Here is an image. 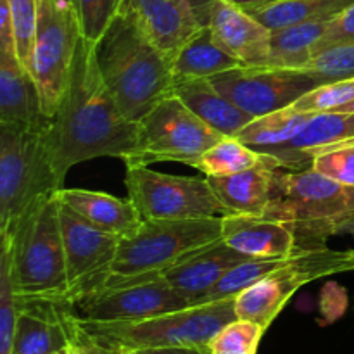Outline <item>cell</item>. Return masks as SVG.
Segmentation results:
<instances>
[{
	"label": "cell",
	"mask_w": 354,
	"mask_h": 354,
	"mask_svg": "<svg viewBox=\"0 0 354 354\" xmlns=\"http://www.w3.org/2000/svg\"><path fill=\"white\" fill-rule=\"evenodd\" d=\"M138 123L128 120L100 75L95 44L80 38L69 85L57 111L50 116L47 144L59 187L73 166L95 158L135 154Z\"/></svg>",
	"instance_id": "6da1fadb"
},
{
	"label": "cell",
	"mask_w": 354,
	"mask_h": 354,
	"mask_svg": "<svg viewBox=\"0 0 354 354\" xmlns=\"http://www.w3.org/2000/svg\"><path fill=\"white\" fill-rule=\"evenodd\" d=\"M95 57L118 106L135 123L173 95L171 57L145 37L128 10L121 9L97 41Z\"/></svg>",
	"instance_id": "7a4b0ae2"
},
{
	"label": "cell",
	"mask_w": 354,
	"mask_h": 354,
	"mask_svg": "<svg viewBox=\"0 0 354 354\" xmlns=\"http://www.w3.org/2000/svg\"><path fill=\"white\" fill-rule=\"evenodd\" d=\"M0 242L9 245L10 279L19 303L69 306L57 194L31 206L10 234L0 235Z\"/></svg>",
	"instance_id": "3957f363"
},
{
	"label": "cell",
	"mask_w": 354,
	"mask_h": 354,
	"mask_svg": "<svg viewBox=\"0 0 354 354\" xmlns=\"http://www.w3.org/2000/svg\"><path fill=\"white\" fill-rule=\"evenodd\" d=\"M234 299L192 304L183 310L133 322H88L73 313V324L83 337L118 351L207 348L221 328L237 320Z\"/></svg>",
	"instance_id": "277c9868"
},
{
	"label": "cell",
	"mask_w": 354,
	"mask_h": 354,
	"mask_svg": "<svg viewBox=\"0 0 354 354\" xmlns=\"http://www.w3.org/2000/svg\"><path fill=\"white\" fill-rule=\"evenodd\" d=\"M265 218L292 228L299 249L324 248L342 221L354 216V187L315 169L277 168Z\"/></svg>",
	"instance_id": "5b68a950"
},
{
	"label": "cell",
	"mask_w": 354,
	"mask_h": 354,
	"mask_svg": "<svg viewBox=\"0 0 354 354\" xmlns=\"http://www.w3.org/2000/svg\"><path fill=\"white\" fill-rule=\"evenodd\" d=\"M0 124V235L10 234L31 206L57 192L47 128Z\"/></svg>",
	"instance_id": "8992f818"
},
{
	"label": "cell",
	"mask_w": 354,
	"mask_h": 354,
	"mask_svg": "<svg viewBox=\"0 0 354 354\" xmlns=\"http://www.w3.org/2000/svg\"><path fill=\"white\" fill-rule=\"evenodd\" d=\"M221 239V216L165 220L145 218L120 239L113 275H159L190 252Z\"/></svg>",
	"instance_id": "52a82bcc"
},
{
	"label": "cell",
	"mask_w": 354,
	"mask_h": 354,
	"mask_svg": "<svg viewBox=\"0 0 354 354\" xmlns=\"http://www.w3.org/2000/svg\"><path fill=\"white\" fill-rule=\"evenodd\" d=\"M353 270L354 251H335L325 245L299 249L287 258L286 265L235 296V315L239 320L254 322L266 330L301 287Z\"/></svg>",
	"instance_id": "ba28073f"
},
{
	"label": "cell",
	"mask_w": 354,
	"mask_h": 354,
	"mask_svg": "<svg viewBox=\"0 0 354 354\" xmlns=\"http://www.w3.org/2000/svg\"><path fill=\"white\" fill-rule=\"evenodd\" d=\"M225 138L192 113L176 95L166 97L138 121L135 154L124 161L130 166L151 162H182L192 166L207 149Z\"/></svg>",
	"instance_id": "9c48e42d"
},
{
	"label": "cell",
	"mask_w": 354,
	"mask_h": 354,
	"mask_svg": "<svg viewBox=\"0 0 354 354\" xmlns=\"http://www.w3.org/2000/svg\"><path fill=\"white\" fill-rule=\"evenodd\" d=\"M82 38L78 12L68 0H38L33 48V78L41 109L48 118L57 111L69 85L73 59Z\"/></svg>",
	"instance_id": "30bf717a"
},
{
	"label": "cell",
	"mask_w": 354,
	"mask_h": 354,
	"mask_svg": "<svg viewBox=\"0 0 354 354\" xmlns=\"http://www.w3.org/2000/svg\"><path fill=\"white\" fill-rule=\"evenodd\" d=\"M124 185L128 197L144 220H189L230 214L211 189L207 178L165 175L152 171L147 166H130L127 168Z\"/></svg>",
	"instance_id": "8fae6325"
},
{
	"label": "cell",
	"mask_w": 354,
	"mask_h": 354,
	"mask_svg": "<svg viewBox=\"0 0 354 354\" xmlns=\"http://www.w3.org/2000/svg\"><path fill=\"white\" fill-rule=\"evenodd\" d=\"M192 306L159 275H111L99 289L73 304L88 322H133Z\"/></svg>",
	"instance_id": "7c38bea8"
},
{
	"label": "cell",
	"mask_w": 354,
	"mask_h": 354,
	"mask_svg": "<svg viewBox=\"0 0 354 354\" xmlns=\"http://www.w3.org/2000/svg\"><path fill=\"white\" fill-rule=\"evenodd\" d=\"M209 82L230 102L254 118L286 109L320 85L304 69L272 66H237Z\"/></svg>",
	"instance_id": "4fadbf2b"
},
{
	"label": "cell",
	"mask_w": 354,
	"mask_h": 354,
	"mask_svg": "<svg viewBox=\"0 0 354 354\" xmlns=\"http://www.w3.org/2000/svg\"><path fill=\"white\" fill-rule=\"evenodd\" d=\"M61 227L69 287L68 303L73 308L76 301L92 294L113 275L120 237L92 227L64 204H61Z\"/></svg>",
	"instance_id": "5bb4252c"
},
{
	"label": "cell",
	"mask_w": 354,
	"mask_h": 354,
	"mask_svg": "<svg viewBox=\"0 0 354 354\" xmlns=\"http://www.w3.org/2000/svg\"><path fill=\"white\" fill-rule=\"evenodd\" d=\"M214 41L242 66H266L272 30L232 0H216L209 16Z\"/></svg>",
	"instance_id": "9a60e30c"
},
{
	"label": "cell",
	"mask_w": 354,
	"mask_h": 354,
	"mask_svg": "<svg viewBox=\"0 0 354 354\" xmlns=\"http://www.w3.org/2000/svg\"><path fill=\"white\" fill-rule=\"evenodd\" d=\"M248 256L241 254L227 244L223 239L209 245L190 252L176 261L169 268L159 273L162 280L169 283L178 294H182L190 304L199 301L230 272L234 266L241 265Z\"/></svg>",
	"instance_id": "2e32d148"
},
{
	"label": "cell",
	"mask_w": 354,
	"mask_h": 354,
	"mask_svg": "<svg viewBox=\"0 0 354 354\" xmlns=\"http://www.w3.org/2000/svg\"><path fill=\"white\" fill-rule=\"evenodd\" d=\"M121 9L169 57L203 28L189 0H124Z\"/></svg>",
	"instance_id": "e0dca14e"
},
{
	"label": "cell",
	"mask_w": 354,
	"mask_h": 354,
	"mask_svg": "<svg viewBox=\"0 0 354 354\" xmlns=\"http://www.w3.org/2000/svg\"><path fill=\"white\" fill-rule=\"evenodd\" d=\"M221 239L248 258H289L297 251L292 228L256 214L221 216Z\"/></svg>",
	"instance_id": "ac0fdd59"
},
{
	"label": "cell",
	"mask_w": 354,
	"mask_h": 354,
	"mask_svg": "<svg viewBox=\"0 0 354 354\" xmlns=\"http://www.w3.org/2000/svg\"><path fill=\"white\" fill-rule=\"evenodd\" d=\"M354 142V113H318L287 144L265 151L279 161L280 168L306 169L317 152Z\"/></svg>",
	"instance_id": "d6986e66"
},
{
	"label": "cell",
	"mask_w": 354,
	"mask_h": 354,
	"mask_svg": "<svg viewBox=\"0 0 354 354\" xmlns=\"http://www.w3.org/2000/svg\"><path fill=\"white\" fill-rule=\"evenodd\" d=\"M48 120L31 73L16 54L0 52V124L40 127Z\"/></svg>",
	"instance_id": "ffe728a7"
},
{
	"label": "cell",
	"mask_w": 354,
	"mask_h": 354,
	"mask_svg": "<svg viewBox=\"0 0 354 354\" xmlns=\"http://www.w3.org/2000/svg\"><path fill=\"white\" fill-rule=\"evenodd\" d=\"M280 168L273 156L265 154L259 165L230 176H206L211 189L230 213L263 216L272 196L275 169Z\"/></svg>",
	"instance_id": "44dd1931"
},
{
	"label": "cell",
	"mask_w": 354,
	"mask_h": 354,
	"mask_svg": "<svg viewBox=\"0 0 354 354\" xmlns=\"http://www.w3.org/2000/svg\"><path fill=\"white\" fill-rule=\"evenodd\" d=\"M57 199L61 204L75 211L80 218L99 230L116 237L131 234L142 223V214L131 199H120L111 194L83 189H59Z\"/></svg>",
	"instance_id": "7402d4cb"
},
{
	"label": "cell",
	"mask_w": 354,
	"mask_h": 354,
	"mask_svg": "<svg viewBox=\"0 0 354 354\" xmlns=\"http://www.w3.org/2000/svg\"><path fill=\"white\" fill-rule=\"evenodd\" d=\"M173 95L178 97L196 116L206 121L223 137H235L245 124L254 120V116L218 92L209 78L180 80L173 86Z\"/></svg>",
	"instance_id": "603a6c76"
},
{
	"label": "cell",
	"mask_w": 354,
	"mask_h": 354,
	"mask_svg": "<svg viewBox=\"0 0 354 354\" xmlns=\"http://www.w3.org/2000/svg\"><path fill=\"white\" fill-rule=\"evenodd\" d=\"M171 66L176 83L180 80L213 78L242 64L214 41L209 26H203L176 50Z\"/></svg>",
	"instance_id": "cb8c5ba5"
},
{
	"label": "cell",
	"mask_w": 354,
	"mask_h": 354,
	"mask_svg": "<svg viewBox=\"0 0 354 354\" xmlns=\"http://www.w3.org/2000/svg\"><path fill=\"white\" fill-rule=\"evenodd\" d=\"M313 116L315 113H304L289 106L286 109L254 118L235 135V138L254 151L265 152L292 140Z\"/></svg>",
	"instance_id": "d4e9b609"
},
{
	"label": "cell",
	"mask_w": 354,
	"mask_h": 354,
	"mask_svg": "<svg viewBox=\"0 0 354 354\" xmlns=\"http://www.w3.org/2000/svg\"><path fill=\"white\" fill-rule=\"evenodd\" d=\"M328 21L292 24L272 31V47L266 66L283 69H304L313 59V45L327 30Z\"/></svg>",
	"instance_id": "484cf974"
},
{
	"label": "cell",
	"mask_w": 354,
	"mask_h": 354,
	"mask_svg": "<svg viewBox=\"0 0 354 354\" xmlns=\"http://www.w3.org/2000/svg\"><path fill=\"white\" fill-rule=\"evenodd\" d=\"M353 2L354 0H282L248 12L252 14L268 30L277 31L292 24L330 21Z\"/></svg>",
	"instance_id": "4316f807"
},
{
	"label": "cell",
	"mask_w": 354,
	"mask_h": 354,
	"mask_svg": "<svg viewBox=\"0 0 354 354\" xmlns=\"http://www.w3.org/2000/svg\"><path fill=\"white\" fill-rule=\"evenodd\" d=\"M265 159L263 152L254 151L235 137L221 138L218 144L207 149L192 168L206 176H230L259 165Z\"/></svg>",
	"instance_id": "83f0119b"
},
{
	"label": "cell",
	"mask_w": 354,
	"mask_h": 354,
	"mask_svg": "<svg viewBox=\"0 0 354 354\" xmlns=\"http://www.w3.org/2000/svg\"><path fill=\"white\" fill-rule=\"evenodd\" d=\"M287 258H273V259H263V258H249L241 265L234 266L203 299L201 303H214V301H223L235 297L241 294L242 290L251 287L258 280L265 279L270 273L279 270L280 266L286 265Z\"/></svg>",
	"instance_id": "f1b7e54d"
},
{
	"label": "cell",
	"mask_w": 354,
	"mask_h": 354,
	"mask_svg": "<svg viewBox=\"0 0 354 354\" xmlns=\"http://www.w3.org/2000/svg\"><path fill=\"white\" fill-rule=\"evenodd\" d=\"M17 317L19 303L10 279L9 245L0 242V354H10L12 351Z\"/></svg>",
	"instance_id": "f546056e"
},
{
	"label": "cell",
	"mask_w": 354,
	"mask_h": 354,
	"mask_svg": "<svg viewBox=\"0 0 354 354\" xmlns=\"http://www.w3.org/2000/svg\"><path fill=\"white\" fill-rule=\"evenodd\" d=\"M320 85L354 78V40L332 45L315 55L304 68Z\"/></svg>",
	"instance_id": "4dcf8cb0"
},
{
	"label": "cell",
	"mask_w": 354,
	"mask_h": 354,
	"mask_svg": "<svg viewBox=\"0 0 354 354\" xmlns=\"http://www.w3.org/2000/svg\"><path fill=\"white\" fill-rule=\"evenodd\" d=\"M9 7L10 16H12L17 59L33 76V48L35 35H37L38 0H9Z\"/></svg>",
	"instance_id": "1f68e13d"
},
{
	"label": "cell",
	"mask_w": 354,
	"mask_h": 354,
	"mask_svg": "<svg viewBox=\"0 0 354 354\" xmlns=\"http://www.w3.org/2000/svg\"><path fill=\"white\" fill-rule=\"evenodd\" d=\"M265 328L261 325L249 320H234L221 328L213 341L207 344V351L211 354L216 353H244L256 354L258 353L259 342L265 335Z\"/></svg>",
	"instance_id": "d6a6232c"
},
{
	"label": "cell",
	"mask_w": 354,
	"mask_h": 354,
	"mask_svg": "<svg viewBox=\"0 0 354 354\" xmlns=\"http://www.w3.org/2000/svg\"><path fill=\"white\" fill-rule=\"evenodd\" d=\"M354 100V78L318 85L292 104L304 113H334Z\"/></svg>",
	"instance_id": "836d02e7"
},
{
	"label": "cell",
	"mask_w": 354,
	"mask_h": 354,
	"mask_svg": "<svg viewBox=\"0 0 354 354\" xmlns=\"http://www.w3.org/2000/svg\"><path fill=\"white\" fill-rule=\"evenodd\" d=\"M123 2L124 0H75L83 38L97 44L114 17L121 12Z\"/></svg>",
	"instance_id": "e575fe53"
},
{
	"label": "cell",
	"mask_w": 354,
	"mask_h": 354,
	"mask_svg": "<svg viewBox=\"0 0 354 354\" xmlns=\"http://www.w3.org/2000/svg\"><path fill=\"white\" fill-rule=\"evenodd\" d=\"M311 169L342 185L354 187V142L317 152L311 161Z\"/></svg>",
	"instance_id": "d590c367"
},
{
	"label": "cell",
	"mask_w": 354,
	"mask_h": 354,
	"mask_svg": "<svg viewBox=\"0 0 354 354\" xmlns=\"http://www.w3.org/2000/svg\"><path fill=\"white\" fill-rule=\"evenodd\" d=\"M351 40H354V2L349 7H346L341 14L328 21L327 30L324 31L320 40L313 45V57L332 45Z\"/></svg>",
	"instance_id": "8d00e7d4"
},
{
	"label": "cell",
	"mask_w": 354,
	"mask_h": 354,
	"mask_svg": "<svg viewBox=\"0 0 354 354\" xmlns=\"http://www.w3.org/2000/svg\"><path fill=\"white\" fill-rule=\"evenodd\" d=\"M0 52L16 54V41H14L12 16H10L9 0H0Z\"/></svg>",
	"instance_id": "74e56055"
},
{
	"label": "cell",
	"mask_w": 354,
	"mask_h": 354,
	"mask_svg": "<svg viewBox=\"0 0 354 354\" xmlns=\"http://www.w3.org/2000/svg\"><path fill=\"white\" fill-rule=\"evenodd\" d=\"M76 348L80 349L82 354H137V353H127V351H118V349H109V348H104V346L95 344L92 342L90 339L83 337L82 334H78V330L75 328V341Z\"/></svg>",
	"instance_id": "f35d334b"
},
{
	"label": "cell",
	"mask_w": 354,
	"mask_h": 354,
	"mask_svg": "<svg viewBox=\"0 0 354 354\" xmlns=\"http://www.w3.org/2000/svg\"><path fill=\"white\" fill-rule=\"evenodd\" d=\"M189 2L190 6H192L194 14H196V17L199 19V23L203 24V26H207L211 10H213V6L216 0H189Z\"/></svg>",
	"instance_id": "ab89813d"
},
{
	"label": "cell",
	"mask_w": 354,
	"mask_h": 354,
	"mask_svg": "<svg viewBox=\"0 0 354 354\" xmlns=\"http://www.w3.org/2000/svg\"><path fill=\"white\" fill-rule=\"evenodd\" d=\"M137 354H209L206 348H161V349H144Z\"/></svg>",
	"instance_id": "60d3db41"
},
{
	"label": "cell",
	"mask_w": 354,
	"mask_h": 354,
	"mask_svg": "<svg viewBox=\"0 0 354 354\" xmlns=\"http://www.w3.org/2000/svg\"><path fill=\"white\" fill-rule=\"evenodd\" d=\"M232 2L237 3V6L242 7V9H245V10H249V12H251V10L272 6V3L282 2V0H232Z\"/></svg>",
	"instance_id": "b9f144b4"
},
{
	"label": "cell",
	"mask_w": 354,
	"mask_h": 354,
	"mask_svg": "<svg viewBox=\"0 0 354 354\" xmlns=\"http://www.w3.org/2000/svg\"><path fill=\"white\" fill-rule=\"evenodd\" d=\"M337 234H349L354 237V216L348 218L346 221H342L337 228Z\"/></svg>",
	"instance_id": "7bdbcfd3"
},
{
	"label": "cell",
	"mask_w": 354,
	"mask_h": 354,
	"mask_svg": "<svg viewBox=\"0 0 354 354\" xmlns=\"http://www.w3.org/2000/svg\"><path fill=\"white\" fill-rule=\"evenodd\" d=\"M55 354H82V353H80V349L76 348V344H75V342H73L71 346H68V348L61 349V351H57Z\"/></svg>",
	"instance_id": "ee69618b"
},
{
	"label": "cell",
	"mask_w": 354,
	"mask_h": 354,
	"mask_svg": "<svg viewBox=\"0 0 354 354\" xmlns=\"http://www.w3.org/2000/svg\"><path fill=\"white\" fill-rule=\"evenodd\" d=\"M337 113H354V100H353V102L346 104L344 107H341V109H339Z\"/></svg>",
	"instance_id": "f6af8a7d"
},
{
	"label": "cell",
	"mask_w": 354,
	"mask_h": 354,
	"mask_svg": "<svg viewBox=\"0 0 354 354\" xmlns=\"http://www.w3.org/2000/svg\"><path fill=\"white\" fill-rule=\"evenodd\" d=\"M216 354H244V353H216Z\"/></svg>",
	"instance_id": "bcb514c9"
},
{
	"label": "cell",
	"mask_w": 354,
	"mask_h": 354,
	"mask_svg": "<svg viewBox=\"0 0 354 354\" xmlns=\"http://www.w3.org/2000/svg\"><path fill=\"white\" fill-rule=\"evenodd\" d=\"M68 2H71V3H73V6H75V0H68Z\"/></svg>",
	"instance_id": "7dc6e473"
}]
</instances>
